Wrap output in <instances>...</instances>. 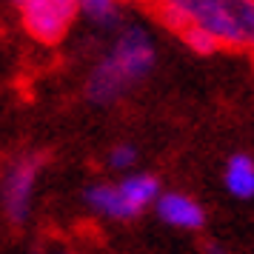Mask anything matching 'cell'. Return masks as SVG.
<instances>
[{"label": "cell", "instance_id": "1", "mask_svg": "<svg viewBox=\"0 0 254 254\" xmlns=\"http://www.w3.org/2000/svg\"><path fill=\"white\" fill-rule=\"evenodd\" d=\"M154 63V49L151 40L140 29H128L126 35L117 40L112 55L100 63V69L94 71L89 83V94L97 103H109L126 89L128 83L140 80Z\"/></svg>", "mask_w": 254, "mask_h": 254}, {"label": "cell", "instance_id": "2", "mask_svg": "<svg viewBox=\"0 0 254 254\" xmlns=\"http://www.w3.org/2000/svg\"><path fill=\"white\" fill-rule=\"evenodd\" d=\"M223 46L254 49V0H169Z\"/></svg>", "mask_w": 254, "mask_h": 254}, {"label": "cell", "instance_id": "3", "mask_svg": "<svg viewBox=\"0 0 254 254\" xmlns=\"http://www.w3.org/2000/svg\"><path fill=\"white\" fill-rule=\"evenodd\" d=\"M23 23L26 29L43 40V43H55L66 35L71 17L80 9V0H23Z\"/></svg>", "mask_w": 254, "mask_h": 254}, {"label": "cell", "instance_id": "4", "mask_svg": "<svg viewBox=\"0 0 254 254\" xmlns=\"http://www.w3.org/2000/svg\"><path fill=\"white\" fill-rule=\"evenodd\" d=\"M37 169H40V160H20L17 166H12V172L6 174V183H3V208H6V217L12 220V223H23L29 217Z\"/></svg>", "mask_w": 254, "mask_h": 254}, {"label": "cell", "instance_id": "5", "mask_svg": "<svg viewBox=\"0 0 254 254\" xmlns=\"http://www.w3.org/2000/svg\"><path fill=\"white\" fill-rule=\"evenodd\" d=\"M157 214H160V220H166L169 226H177V229H200L206 220L203 208L186 194L157 197Z\"/></svg>", "mask_w": 254, "mask_h": 254}, {"label": "cell", "instance_id": "6", "mask_svg": "<svg viewBox=\"0 0 254 254\" xmlns=\"http://www.w3.org/2000/svg\"><path fill=\"white\" fill-rule=\"evenodd\" d=\"M86 203L94 208V211H100V214H106V217H115V220H128L134 217L137 211L128 206V200L123 197V191H120V186H92L89 191H86Z\"/></svg>", "mask_w": 254, "mask_h": 254}, {"label": "cell", "instance_id": "7", "mask_svg": "<svg viewBox=\"0 0 254 254\" xmlns=\"http://www.w3.org/2000/svg\"><path fill=\"white\" fill-rule=\"evenodd\" d=\"M157 189H160V183H157V177H151V174H131V177H126V180L120 183L123 197L128 200V206L134 208L137 214L143 211V206H149V203L157 200Z\"/></svg>", "mask_w": 254, "mask_h": 254}, {"label": "cell", "instance_id": "8", "mask_svg": "<svg viewBox=\"0 0 254 254\" xmlns=\"http://www.w3.org/2000/svg\"><path fill=\"white\" fill-rule=\"evenodd\" d=\"M226 189L234 197H252L254 194V160L246 154L231 157L226 166Z\"/></svg>", "mask_w": 254, "mask_h": 254}, {"label": "cell", "instance_id": "9", "mask_svg": "<svg viewBox=\"0 0 254 254\" xmlns=\"http://www.w3.org/2000/svg\"><path fill=\"white\" fill-rule=\"evenodd\" d=\"M180 37L186 40V46L194 49L197 55H211V52H217V49L223 46V43H220L208 29H203V26H197V23L186 26L183 32H180Z\"/></svg>", "mask_w": 254, "mask_h": 254}, {"label": "cell", "instance_id": "10", "mask_svg": "<svg viewBox=\"0 0 254 254\" xmlns=\"http://www.w3.org/2000/svg\"><path fill=\"white\" fill-rule=\"evenodd\" d=\"M80 12H86L97 23H109L115 20L117 0H80Z\"/></svg>", "mask_w": 254, "mask_h": 254}, {"label": "cell", "instance_id": "11", "mask_svg": "<svg viewBox=\"0 0 254 254\" xmlns=\"http://www.w3.org/2000/svg\"><path fill=\"white\" fill-rule=\"evenodd\" d=\"M134 160H137V151L131 149V146H117V149H112V154H109V163H112L115 169H128Z\"/></svg>", "mask_w": 254, "mask_h": 254}, {"label": "cell", "instance_id": "12", "mask_svg": "<svg viewBox=\"0 0 254 254\" xmlns=\"http://www.w3.org/2000/svg\"><path fill=\"white\" fill-rule=\"evenodd\" d=\"M17 3H23V0H17Z\"/></svg>", "mask_w": 254, "mask_h": 254}]
</instances>
